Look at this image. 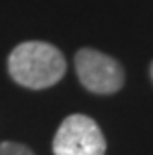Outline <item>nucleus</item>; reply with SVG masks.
<instances>
[{
    "instance_id": "nucleus-1",
    "label": "nucleus",
    "mask_w": 153,
    "mask_h": 155,
    "mask_svg": "<svg viewBox=\"0 0 153 155\" xmlns=\"http://www.w3.org/2000/svg\"><path fill=\"white\" fill-rule=\"evenodd\" d=\"M11 78L28 89H46L65 76L67 61L55 46L43 41L18 45L8 59Z\"/></svg>"
},
{
    "instance_id": "nucleus-2",
    "label": "nucleus",
    "mask_w": 153,
    "mask_h": 155,
    "mask_svg": "<svg viewBox=\"0 0 153 155\" xmlns=\"http://www.w3.org/2000/svg\"><path fill=\"white\" fill-rule=\"evenodd\" d=\"M55 155H105V139L98 124L85 114H70L57 129Z\"/></svg>"
},
{
    "instance_id": "nucleus-3",
    "label": "nucleus",
    "mask_w": 153,
    "mask_h": 155,
    "mask_svg": "<svg viewBox=\"0 0 153 155\" xmlns=\"http://www.w3.org/2000/svg\"><path fill=\"white\" fill-rule=\"evenodd\" d=\"M76 72L81 85L96 94H112L124 85L120 63L92 48H83L76 54Z\"/></svg>"
},
{
    "instance_id": "nucleus-4",
    "label": "nucleus",
    "mask_w": 153,
    "mask_h": 155,
    "mask_svg": "<svg viewBox=\"0 0 153 155\" xmlns=\"http://www.w3.org/2000/svg\"><path fill=\"white\" fill-rule=\"evenodd\" d=\"M0 155H33V151L17 142H2L0 144Z\"/></svg>"
},
{
    "instance_id": "nucleus-5",
    "label": "nucleus",
    "mask_w": 153,
    "mask_h": 155,
    "mask_svg": "<svg viewBox=\"0 0 153 155\" xmlns=\"http://www.w3.org/2000/svg\"><path fill=\"white\" fill-rule=\"evenodd\" d=\"M151 80H153V63H151Z\"/></svg>"
}]
</instances>
